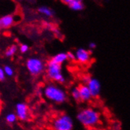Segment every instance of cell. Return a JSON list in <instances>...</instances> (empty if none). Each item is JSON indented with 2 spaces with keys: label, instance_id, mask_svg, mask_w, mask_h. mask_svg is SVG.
<instances>
[{
  "label": "cell",
  "instance_id": "obj_1",
  "mask_svg": "<svg viewBox=\"0 0 130 130\" xmlns=\"http://www.w3.org/2000/svg\"><path fill=\"white\" fill-rule=\"evenodd\" d=\"M76 119L85 128H94L100 123L101 114L96 109L86 107L78 112Z\"/></svg>",
  "mask_w": 130,
  "mask_h": 130
},
{
  "label": "cell",
  "instance_id": "obj_2",
  "mask_svg": "<svg viewBox=\"0 0 130 130\" xmlns=\"http://www.w3.org/2000/svg\"><path fill=\"white\" fill-rule=\"evenodd\" d=\"M43 94L47 100L56 104L63 103L67 99L66 91L55 84H48L46 85L43 90Z\"/></svg>",
  "mask_w": 130,
  "mask_h": 130
},
{
  "label": "cell",
  "instance_id": "obj_3",
  "mask_svg": "<svg viewBox=\"0 0 130 130\" xmlns=\"http://www.w3.org/2000/svg\"><path fill=\"white\" fill-rule=\"evenodd\" d=\"M51 126L53 130H73L74 121L70 115L62 113L52 120Z\"/></svg>",
  "mask_w": 130,
  "mask_h": 130
},
{
  "label": "cell",
  "instance_id": "obj_4",
  "mask_svg": "<svg viewBox=\"0 0 130 130\" xmlns=\"http://www.w3.org/2000/svg\"><path fill=\"white\" fill-rule=\"evenodd\" d=\"M46 72L47 77L58 83H64L66 78L62 73V68L61 65H58L50 60L47 65L46 66Z\"/></svg>",
  "mask_w": 130,
  "mask_h": 130
},
{
  "label": "cell",
  "instance_id": "obj_5",
  "mask_svg": "<svg viewBox=\"0 0 130 130\" xmlns=\"http://www.w3.org/2000/svg\"><path fill=\"white\" fill-rule=\"evenodd\" d=\"M25 66L28 72L32 76H37L40 75L46 69V64L38 57H31L27 59Z\"/></svg>",
  "mask_w": 130,
  "mask_h": 130
},
{
  "label": "cell",
  "instance_id": "obj_6",
  "mask_svg": "<svg viewBox=\"0 0 130 130\" xmlns=\"http://www.w3.org/2000/svg\"><path fill=\"white\" fill-rule=\"evenodd\" d=\"M74 55H75V60L80 64L85 65L91 62V52L90 51L85 48L80 47L78 49H76V51L74 53Z\"/></svg>",
  "mask_w": 130,
  "mask_h": 130
},
{
  "label": "cell",
  "instance_id": "obj_7",
  "mask_svg": "<svg viewBox=\"0 0 130 130\" xmlns=\"http://www.w3.org/2000/svg\"><path fill=\"white\" fill-rule=\"evenodd\" d=\"M15 114L20 121H25L29 118V109L25 103L20 102L15 106Z\"/></svg>",
  "mask_w": 130,
  "mask_h": 130
},
{
  "label": "cell",
  "instance_id": "obj_8",
  "mask_svg": "<svg viewBox=\"0 0 130 130\" xmlns=\"http://www.w3.org/2000/svg\"><path fill=\"white\" fill-rule=\"evenodd\" d=\"M86 85L88 88L91 95L92 97H97L99 95L101 92V84L99 80L94 77H90L88 82L86 83Z\"/></svg>",
  "mask_w": 130,
  "mask_h": 130
},
{
  "label": "cell",
  "instance_id": "obj_9",
  "mask_svg": "<svg viewBox=\"0 0 130 130\" xmlns=\"http://www.w3.org/2000/svg\"><path fill=\"white\" fill-rule=\"evenodd\" d=\"M18 16L13 14H6L0 18V30H6L12 27L18 21L16 19Z\"/></svg>",
  "mask_w": 130,
  "mask_h": 130
},
{
  "label": "cell",
  "instance_id": "obj_10",
  "mask_svg": "<svg viewBox=\"0 0 130 130\" xmlns=\"http://www.w3.org/2000/svg\"><path fill=\"white\" fill-rule=\"evenodd\" d=\"M78 90H79V95H80V100L83 102H88L91 100V98H92L88 88L85 84L80 85L78 87Z\"/></svg>",
  "mask_w": 130,
  "mask_h": 130
},
{
  "label": "cell",
  "instance_id": "obj_11",
  "mask_svg": "<svg viewBox=\"0 0 130 130\" xmlns=\"http://www.w3.org/2000/svg\"><path fill=\"white\" fill-rule=\"evenodd\" d=\"M63 3L74 11H80L85 8L84 3L80 0H64Z\"/></svg>",
  "mask_w": 130,
  "mask_h": 130
},
{
  "label": "cell",
  "instance_id": "obj_12",
  "mask_svg": "<svg viewBox=\"0 0 130 130\" xmlns=\"http://www.w3.org/2000/svg\"><path fill=\"white\" fill-rule=\"evenodd\" d=\"M51 60L52 61V62H54L58 65L62 66V64L65 63L66 62L68 61L66 52H59V53H58V54H56L55 55L53 56Z\"/></svg>",
  "mask_w": 130,
  "mask_h": 130
},
{
  "label": "cell",
  "instance_id": "obj_13",
  "mask_svg": "<svg viewBox=\"0 0 130 130\" xmlns=\"http://www.w3.org/2000/svg\"><path fill=\"white\" fill-rule=\"evenodd\" d=\"M38 12H39L40 14H42L43 16H45L47 18H52L55 14L54 10L51 9L50 7L46 6H40L39 8H38Z\"/></svg>",
  "mask_w": 130,
  "mask_h": 130
},
{
  "label": "cell",
  "instance_id": "obj_14",
  "mask_svg": "<svg viewBox=\"0 0 130 130\" xmlns=\"http://www.w3.org/2000/svg\"><path fill=\"white\" fill-rule=\"evenodd\" d=\"M18 47L17 45L15 44H13L11 46L7 48L5 51V55L7 57V58H12L13 56H14L16 55V53L18 52Z\"/></svg>",
  "mask_w": 130,
  "mask_h": 130
},
{
  "label": "cell",
  "instance_id": "obj_15",
  "mask_svg": "<svg viewBox=\"0 0 130 130\" xmlns=\"http://www.w3.org/2000/svg\"><path fill=\"white\" fill-rule=\"evenodd\" d=\"M5 119H6L7 123L13 124V123H15V122L17 121L18 118L16 116V114H15V113H7L6 115Z\"/></svg>",
  "mask_w": 130,
  "mask_h": 130
},
{
  "label": "cell",
  "instance_id": "obj_16",
  "mask_svg": "<svg viewBox=\"0 0 130 130\" xmlns=\"http://www.w3.org/2000/svg\"><path fill=\"white\" fill-rule=\"evenodd\" d=\"M70 95L75 101H79L80 100V95H79L78 87H73L70 91Z\"/></svg>",
  "mask_w": 130,
  "mask_h": 130
},
{
  "label": "cell",
  "instance_id": "obj_17",
  "mask_svg": "<svg viewBox=\"0 0 130 130\" xmlns=\"http://www.w3.org/2000/svg\"><path fill=\"white\" fill-rule=\"evenodd\" d=\"M3 71L6 76H13L14 74V70L10 66H5L3 68Z\"/></svg>",
  "mask_w": 130,
  "mask_h": 130
},
{
  "label": "cell",
  "instance_id": "obj_18",
  "mask_svg": "<svg viewBox=\"0 0 130 130\" xmlns=\"http://www.w3.org/2000/svg\"><path fill=\"white\" fill-rule=\"evenodd\" d=\"M19 51L21 53H22V54H25V53H27L29 50V47L28 44H25V43H22L20 45L19 47Z\"/></svg>",
  "mask_w": 130,
  "mask_h": 130
},
{
  "label": "cell",
  "instance_id": "obj_19",
  "mask_svg": "<svg viewBox=\"0 0 130 130\" xmlns=\"http://www.w3.org/2000/svg\"><path fill=\"white\" fill-rule=\"evenodd\" d=\"M67 58L68 60L70 61H75V55H74V53L70 51V52H67Z\"/></svg>",
  "mask_w": 130,
  "mask_h": 130
},
{
  "label": "cell",
  "instance_id": "obj_20",
  "mask_svg": "<svg viewBox=\"0 0 130 130\" xmlns=\"http://www.w3.org/2000/svg\"><path fill=\"white\" fill-rule=\"evenodd\" d=\"M5 78H6V75L4 73L3 69L1 66H0V80L3 81V80H5Z\"/></svg>",
  "mask_w": 130,
  "mask_h": 130
},
{
  "label": "cell",
  "instance_id": "obj_21",
  "mask_svg": "<svg viewBox=\"0 0 130 130\" xmlns=\"http://www.w3.org/2000/svg\"><path fill=\"white\" fill-rule=\"evenodd\" d=\"M88 47H89V49H91V50L95 49V48L96 47V43H95V42H91V43L88 44Z\"/></svg>",
  "mask_w": 130,
  "mask_h": 130
},
{
  "label": "cell",
  "instance_id": "obj_22",
  "mask_svg": "<svg viewBox=\"0 0 130 130\" xmlns=\"http://www.w3.org/2000/svg\"><path fill=\"white\" fill-rule=\"evenodd\" d=\"M1 107H2V105H1V103H0V110H1Z\"/></svg>",
  "mask_w": 130,
  "mask_h": 130
}]
</instances>
